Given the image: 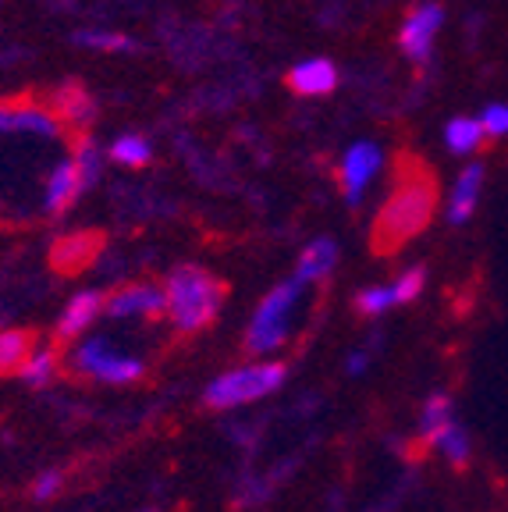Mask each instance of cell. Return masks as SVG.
Returning a JSON list of instances; mask_svg holds the SVG:
<instances>
[{
  "instance_id": "6da1fadb",
  "label": "cell",
  "mask_w": 508,
  "mask_h": 512,
  "mask_svg": "<svg viewBox=\"0 0 508 512\" xmlns=\"http://www.w3.org/2000/svg\"><path fill=\"white\" fill-rule=\"evenodd\" d=\"M437 207V178L427 164L405 157L398 182L384 200L381 214L374 221V249L381 256L398 253L405 242H413L434 217Z\"/></svg>"
},
{
  "instance_id": "7a4b0ae2",
  "label": "cell",
  "mask_w": 508,
  "mask_h": 512,
  "mask_svg": "<svg viewBox=\"0 0 508 512\" xmlns=\"http://www.w3.org/2000/svg\"><path fill=\"white\" fill-rule=\"evenodd\" d=\"M164 292H167V317H171L175 331H182V335L207 331L221 317L224 296H228L224 281H217L214 274L196 264L175 267V271L167 274Z\"/></svg>"
},
{
  "instance_id": "3957f363",
  "label": "cell",
  "mask_w": 508,
  "mask_h": 512,
  "mask_svg": "<svg viewBox=\"0 0 508 512\" xmlns=\"http://www.w3.org/2000/svg\"><path fill=\"white\" fill-rule=\"evenodd\" d=\"M302 288H306V281L288 278V281H281L278 288H270L267 296H263V303L256 306L253 320H249V328H246V338H242V349H246L253 360H263V356L278 352L281 345L288 342L295 310H299V299H302Z\"/></svg>"
},
{
  "instance_id": "277c9868",
  "label": "cell",
  "mask_w": 508,
  "mask_h": 512,
  "mask_svg": "<svg viewBox=\"0 0 508 512\" xmlns=\"http://www.w3.org/2000/svg\"><path fill=\"white\" fill-rule=\"evenodd\" d=\"M288 377V363L281 360H253L246 367H235L228 374L214 377V381L203 388V402L207 409H239L249 406V402H260L267 395H274L285 384Z\"/></svg>"
},
{
  "instance_id": "5b68a950",
  "label": "cell",
  "mask_w": 508,
  "mask_h": 512,
  "mask_svg": "<svg viewBox=\"0 0 508 512\" xmlns=\"http://www.w3.org/2000/svg\"><path fill=\"white\" fill-rule=\"evenodd\" d=\"M68 367L75 377H89L100 384H132L146 374V363L121 352L118 345H111L107 338H86L72 349Z\"/></svg>"
},
{
  "instance_id": "8992f818",
  "label": "cell",
  "mask_w": 508,
  "mask_h": 512,
  "mask_svg": "<svg viewBox=\"0 0 508 512\" xmlns=\"http://www.w3.org/2000/svg\"><path fill=\"white\" fill-rule=\"evenodd\" d=\"M104 313L111 320H157L167 313V292L153 281L121 285L104 299Z\"/></svg>"
},
{
  "instance_id": "52a82bcc",
  "label": "cell",
  "mask_w": 508,
  "mask_h": 512,
  "mask_svg": "<svg viewBox=\"0 0 508 512\" xmlns=\"http://www.w3.org/2000/svg\"><path fill=\"white\" fill-rule=\"evenodd\" d=\"M441 18L445 15H441L437 4H420V8L409 11L402 32H398V47H402V54L409 57V61L423 64L430 57L434 36H437V29H441Z\"/></svg>"
},
{
  "instance_id": "ba28073f",
  "label": "cell",
  "mask_w": 508,
  "mask_h": 512,
  "mask_svg": "<svg viewBox=\"0 0 508 512\" xmlns=\"http://www.w3.org/2000/svg\"><path fill=\"white\" fill-rule=\"evenodd\" d=\"M377 168H381V150L374 143H356L342 160V171H338V185H342L349 207H356L363 200L366 185L374 182Z\"/></svg>"
},
{
  "instance_id": "9c48e42d",
  "label": "cell",
  "mask_w": 508,
  "mask_h": 512,
  "mask_svg": "<svg viewBox=\"0 0 508 512\" xmlns=\"http://www.w3.org/2000/svg\"><path fill=\"white\" fill-rule=\"evenodd\" d=\"M104 249V235L96 232H72L50 246V264L57 274H79L82 267H89L96 260V253Z\"/></svg>"
},
{
  "instance_id": "30bf717a",
  "label": "cell",
  "mask_w": 508,
  "mask_h": 512,
  "mask_svg": "<svg viewBox=\"0 0 508 512\" xmlns=\"http://www.w3.org/2000/svg\"><path fill=\"white\" fill-rule=\"evenodd\" d=\"M104 292H96V288H86L79 296L68 299V306L61 310L57 317V328H54V338L57 342H75L79 335H86L89 324H93L100 313H104Z\"/></svg>"
},
{
  "instance_id": "8fae6325",
  "label": "cell",
  "mask_w": 508,
  "mask_h": 512,
  "mask_svg": "<svg viewBox=\"0 0 508 512\" xmlns=\"http://www.w3.org/2000/svg\"><path fill=\"white\" fill-rule=\"evenodd\" d=\"M82 192H86V182H82L75 160H61L47 178V189H43V207H47L50 217H61L75 207Z\"/></svg>"
},
{
  "instance_id": "7c38bea8",
  "label": "cell",
  "mask_w": 508,
  "mask_h": 512,
  "mask_svg": "<svg viewBox=\"0 0 508 512\" xmlns=\"http://www.w3.org/2000/svg\"><path fill=\"white\" fill-rule=\"evenodd\" d=\"M288 89L299 96H327L334 86H338V68L324 57H313V61L295 64L292 72L285 75Z\"/></svg>"
},
{
  "instance_id": "4fadbf2b",
  "label": "cell",
  "mask_w": 508,
  "mask_h": 512,
  "mask_svg": "<svg viewBox=\"0 0 508 512\" xmlns=\"http://www.w3.org/2000/svg\"><path fill=\"white\" fill-rule=\"evenodd\" d=\"M334 264H338L334 239H313L310 246L302 249L299 264H295V278L306 281V285H317V281H324L334 271Z\"/></svg>"
},
{
  "instance_id": "5bb4252c",
  "label": "cell",
  "mask_w": 508,
  "mask_h": 512,
  "mask_svg": "<svg viewBox=\"0 0 508 512\" xmlns=\"http://www.w3.org/2000/svg\"><path fill=\"white\" fill-rule=\"evenodd\" d=\"M480 185H484V164H469L459 175L452 192V207H448V224H466L477 210L480 200Z\"/></svg>"
},
{
  "instance_id": "9a60e30c",
  "label": "cell",
  "mask_w": 508,
  "mask_h": 512,
  "mask_svg": "<svg viewBox=\"0 0 508 512\" xmlns=\"http://www.w3.org/2000/svg\"><path fill=\"white\" fill-rule=\"evenodd\" d=\"M455 420V402L448 392H430L427 402H423V413H420V438L427 445H434L437 434L445 431L448 424Z\"/></svg>"
},
{
  "instance_id": "2e32d148",
  "label": "cell",
  "mask_w": 508,
  "mask_h": 512,
  "mask_svg": "<svg viewBox=\"0 0 508 512\" xmlns=\"http://www.w3.org/2000/svg\"><path fill=\"white\" fill-rule=\"evenodd\" d=\"M32 349H36V331H25V328L0 331V377L18 374V367L29 360Z\"/></svg>"
},
{
  "instance_id": "e0dca14e",
  "label": "cell",
  "mask_w": 508,
  "mask_h": 512,
  "mask_svg": "<svg viewBox=\"0 0 508 512\" xmlns=\"http://www.w3.org/2000/svg\"><path fill=\"white\" fill-rule=\"evenodd\" d=\"M57 374H61V360H57L54 349H43V345H36V349L29 352V360L18 367V377H22L29 388H47V384L57 381Z\"/></svg>"
},
{
  "instance_id": "ac0fdd59",
  "label": "cell",
  "mask_w": 508,
  "mask_h": 512,
  "mask_svg": "<svg viewBox=\"0 0 508 512\" xmlns=\"http://www.w3.org/2000/svg\"><path fill=\"white\" fill-rule=\"evenodd\" d=\"M278 484L270 480V473H242L235 484V505L239 509H263L274 498Z\"/></svg>"
},
{
  "instance_id": "d6986e66",
  "label": "cell",
  "mask_w": 508,
  "mask_h": 512,
  "mask_svg": "<svg viewBox=\"0 0 508 512\" xmlns=\"http://www.w3.org/2000/svg\"><path fill=\"white\" fill-rule=\"evenodd\" d=\"M430 448H437V452H441V456H445L452 466H466L469 463V452H473L466 427H462L459 420H452V424H448L445 431L437 434V441Z\"/></svg>"
},
{
  "instance_id": "ffe728a7",
  "label": "cell",
  "mask_w": 508,
  "mask_h": 512,
  "mask_svg": "<svg viewBox=\"0 0 508 512\" xmlns=\"http://www.w3.org/2000/svg\"><path fill=\"white\" fill-rule=\"evenodd\" d=\"M448 150L452 153H473L480 146V139H484V121L477 118H455L448 121Z\"/></svg>"
},
{
  "instance_id": "44dd1931",
  "label": "cell",
  "mask_w": 508,
  "mask_h": 512,
  "mask_svg": "<svg viewBox=\"0 0 508 512\" xmlns=\"http://www.w3.org/2000/svg\"><path fill=\"white\" fill-rule=\"evenodd\" d=\"M150 157V143L143 136H121L111 146V160L121 168H143V164H150Z\"/></svg>"
},
{
  "instance_id": "7402d4cb",
  "label": "cell",
  "mask_w": 508,
  "mask_h": 512,
  "mask_svg": "<svg viewBox=\"0 0 508 512\" xmlns=\"http://www.w3.org/2000/svg\"><path fill=\"white\" fill-rule=\"evenodd\" d=\"M391 306H398L391 285H370V288H363V292L356 296V310H359V317H366V320L384 317Z\"/></svg>"
},
{
  "instance_id": "603a6c76",
  "label": "cell",
  "mask_w": 508,
  "mask_h": 512,
  "mask_svg": "<svg viewBox=\"0 0 508 512\" xmlns=\"http://www.w3.org/2000/svg\"><path fill=\"white\" fill-rule=\"evenodd\" d=\"M57 114L64 121H75V125H86L93 118V104H89V96L82 93L79 86H68L61 96H57Z\"/></svg>"
},
{
  "instance_id": "cb8c5ba5",
  "label": "cell",
  "mask_w": 508,
  "mask_h": 512,
  "mask_svg": "<svg viewBox=\"0 0 508 512\" xmlns=\"http://www.w3.org/2000/svg\"><path fill=\"white\" fill-rule=\"evenodd\" d=\"M423 285H427V271H423V267H409V271H402L395 281H391L395 303H413V299L423 292Z\"/></svg>"
},
{
  "instance_id": "d4e9b609",
  "label": "cell",
  "mask_w": 508,
  "mask_h": 512,
  "mask_svg": "<svg viewBox=\"0 0 508 512\" xmlns=\"http://www.w3.org/2000/svg\"><path fill=\"white\" fill-rule=\"evenodd\" d=\"M75 168H79L82 182H86V189L96 182V175H100V153H96V143L93 139H79L75 143Z\"/></svg>"
},
{
  "instance_id": "484cf974",
  "label": "cell",
  "mask_w": 508,
  "mask_h": 512,
  "mask_svg": "<svg viewBox=\"0 0 508 512\" xmlns=\"http://www.w3.org/2000/svg\"><path fill=\"white\" fill-rule=\"evenodd\" d=\"M75 40L93 50H132V40L121 36V32H79Z\"/></svg>"
},
{
  "instance_id": "4316f807",
  "label": "cell",
  "mask_w": 508,
  "mask_h": 512,
  "mask_svg": "<svg viewBox=\"0 0 508 512\" xmlns=\"http://www.w3.org/2000/svg\"><path fill=\"white\" fill-rule=\"evenodd\" d=\"M64 488V473L61 470H43L36 473V480H32V498L36 502H50V498H57Z\"/></svg>"
},
{
  "instance_id": "83f0119b",
  "label": "cell",
  "mask_w": 508,
  "mask_h": 512,
  "mask_svg": "<svg viewBox=\"0 0 508 512\" xmlns=\"http://www.w3.org/2000/svg\"><path fill=\"white\" fill-rule=\"evenodd\" d=\"M480 121H484V136H491V139L508 136V107L505 104H491Z\"/></svg>"
},
{
  "instance_id": "f1b7e54d",
  "label": "cell",
  "mask_w": 508,
  "mask_h": 512,
  "mask_svg": "<svg viewBox=\"0 0 508 512\" xmlns=\"http://www.w3.org/2000/svg\"><path fill=\"white\" fill-rule=\"evenodd\" d=\"M370 363H374V352L366 349H352L349 352V360H345V370H349V377H363L366 370H370Z\"/></svg>"
},
{
  "instance_id": "f546056e",
  "label": "cell",
  "mask_w": 508,
  "mask_h": 512,
  "mask_svg": "<svg viewBox=\"0 0 508 512\" xmlns=\"http://www.w3.org/2000/svg\"><path fill=\"white\" fill-rule=\"evenodd\" d=\"M139 512H160V509H153V505H150V509H139Z\"/></svg>"
}]
</instances>
